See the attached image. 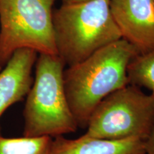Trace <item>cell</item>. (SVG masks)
I'll return each mask as SVG.
<instances>
[{"label": "cell", "mask_w": 154, "mask_h": 154, "mask_svg": "<svg viewBox=\"0 0 154 154\" xmlns=\"http://www.w3.org/2000/svg\"><path fill=\"white\" fill-rule=\"evenodd\" d=\"M137 51L121 38L64 69L63 86L79 128H86L95 108L104 98L128 85L127 68Z\"/></svg>", "instance_id": "cell-1"}, {"label": "cell", "mask_w": 154, "mask_h": 154, "mask_svg": "<svg viewBox=\"0 0 154 154\" xmlns=\"http://www.w3.org/2000/svg\"><path fill=\"white\" fill-rule=\"evenodd\" d=\"M154 125V96L128 84L96 106L84 135L107 140H146Z\"/></svg>", "instance_id": "cell-5"}, {"label": "cell", "mask_w": 154, "mask_h": 154, "mask_svg": "<svg viewBox=\"0 0 154 154\" xmlns=\"http://www.w3.org/2000/svg\"><path fill=\"white\" fill-rule=\"evenodd\" d=\"M64 67L57 55L38 54L34 82L23 111V136L53 138L78 129L63 86Z\"/></svg>", "instance_id": "cell-3"}, {"label": "cell", "mask_w": 154, "mask_h": 154, "mask_svg": "<svg viewBox=\"0 0 154 154\" xmlns=\"http://www.w3.org/2000/svg\"><path fill=\"white\" fill-rule=\"evenodd\" d=\"M2 67L1 65H0V72H1V71H2Z\"/></svg>", "instance_id": "cell-13"}, {"label": "cell", "mask_w": 154, "mask_h": 154, "mask_svg": "<svg viewBox=\"0 0 154 154\" xmlns=\"http://www.w3.org/2000/svg\"><path fill=\"white\" fill-rule=\"evenodd\" d=\"M127 76L128 84L147 88L154 96V50L133 58L127 68Z\"/></svg>", "instance_id": "cell-9"}, {"label": "cell", "mask_w": 154, "mask_h": 154, "mask_svg": "<svg viewBox=\"0 0 154 154\" xmlns=\"http://www.w3.org/2000/svg\"><path fill=\"white\" fill-rule=\"evenodd\" d=\"M146 140H107L83 135L76 139L53 138L50 154H146Z\"/></svg>", "instance_id": "cell-8"}, {"label": "cell", "mask_w": 154, "mask_h": 154, "mask_svg": "<svg viewBox=\"0 0 154 154\" xmlns=\"http://www.w3.org/2000/svg\"><path fill=\"white\" fill-rule=\"evenodd\" d=\"M52 22L57 56L67 66L122 38L109 0L61 4L53 10Z\"/></svg>", "instance_id": "cell-2"}, {"label": "cell", "mask_w": 154, "mask_h": 154, "mask_svg": "<svg viewBox=\"0 0 154 154\" xmlns=\"http://www.w3.org/2000/svg\"><path fill=\"white\" fill-rule=\"evenodd\" d=\"M121 37L138 54L154 50V0H109Z\"/></svg>", "instance_id": "cell-6"}, {"label": "cell", "mask_w": 154, "mask_h": 154, "mask_svg": "<svg viewBox=\"0 0 154 154\" xmlns=\"http://www.w3.org/2000/svg\"><path fill=\"white\" fill-rule=\"evenodd\" d=\"M52 138H6L0 134V154H50Z\"/></svg>", "instance_id": "cell-10"}, {"label": "cell", "mask_w": 154, "mask_h": 154, "mask_svg": "<svg viewBox=\"0 0 154 154\" xmlns=\"http://www.w3.org/2000/svg\"><path fill=\"white\" fill-rule=\"evenodd\" d=\"M56 0H0V65L17 50L57 55L52 14Z\"/></svg>", "instance_id": "cell-4"}, {"label": "cell", "mask_w": 154, "mask_h": 154, "mask_svg": "<svg viewBox=\"0 0 154 154\" xmlns=\"http://www.w3.org/2000/svg\"><path fill=\"white\" fill-rule=\"evenodd\" d=\"M61 4H71V3H78L82 2L89 1V0H60Z\"/></svg>", "instance_id": "cell-12"}, {"label": "cell", "mask_w": 154, "mask_h": 154, "mask_svg": "<svg viewBox=\"0 0 154 154\" xmlns=\"http://www.w3.org/2000/svg\"><path fill=\"white\" fill-rule=\"evenodd\" d=\"M38 54L30 49L17 50L0 72V118L9 106L27 96Z\"/></svg>", "instance_id": "cell-7"}, {"label": "cell", "mask_w": 154, "mask_h": 154, "mask_svg": "<svg viewBox=\"0 0 154 154\" xmlns=\"http://www.w3.org/2000/svg\"><path fill=\"white\" fill-rule=\"evenodd\" d=\"M146 154H154V125L149 138L146 140Z\"/></svg>", "instance_id": "cell-11"}]
</instances>
